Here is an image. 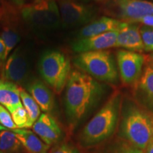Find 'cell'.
Masks as SVG:
<instances>
[{
    "instance_id": "obj_1",
    "label": "cell",
    "mask_w": 153,
    "mask_h": 153,
    "mask_svg": "<svg viewBox=\"0 0 153 153\" xmlns=\"http://www.w3.org/2000/svg\"><path fill=\"white\" fill-rule=\"evenodd\" d=\"M104 92V85L99 81L81 70H71L65 93L66 116L71 128L81 122Z\"/></svg>"
},
{
    "instance_id": "obj_2",
    "label": "cell",
    "mask_w": 153,
    "mask_h": 153,
    "mask_svg": "<svg viewBox=\"0 0 153 153\" xmlns=\"http://www.w3.org/2000/svg\"><path fill=\"white\" fill-rule=\"evenodd\" d=\"M120 135L132 146L145 150L153 137L152 115L131 99H122Z\"/></svg>"
},
{
    "instance_id": "obj_3",
    "label": "cell",
    "mask_w": 153,
    "mask_h": 153,
    "mask_svg": "<svg viewBox=\"0 0 153 153\" xmlns=\"http://www.w3.org/2000/svg\"><path fill=\"white\" fill-rule=\"evenodd\" d=\"M121 104V94L116 91L84 127L80 135L84 146L99 144L111 136L118 126Z\"/></svg>"
},
{
    "instance_id": "obj_4",
    "label": "cell",
    "mask_w": 153,
    "mask_h": 153,
    "mask_svg": "<svg viewBox=\"0 0 153 153\" xmlns=\"http://www.w3.org/2000/svg\"><path fill=\"white\" fill-rule=\"evenodd\" d=\"M73 63L79 70L99 82L116 84L119 79L116 60L106 50L79 53L74 57Z\"/></svg>"
},
{
    "instance_id": "obj_5",
    "label": "cell",
    "mask_w": 153,
    "mask_h": 153,
    "mask_svg": "<svg viewBox=\"0 0 153 153\" xmlns=\"http://www.w3.org/2000/svg\"><path fill=\"white\" fill-rule=\"evenodd\" d=\"M71 70L69 57L57 50L44 52L38 62V71L42 78L57 94H60L65 88Z\"/></svg>"
},
{
    "instance_id": "obj_6",
    "label": "cell",
    "mask_w": 153,
    "mask_h": 153,
    "mask_svg": "<svg viewBox=\"0 0 153 153\" xmlns=\"http://www.w3.org/2000/svg\"><path fill=\"white\" fill-rule=\"evenodd\" d=\"M21 13L25 22L36 29L56 30L62 25L57 0H41L23 7Z\"/></svg>"
},
{
    "instance_id": "obj_7",
    "label": "cell",
    "mask_w": 153,
    "mask_h": 153,
    "mask_svg": "<svg viewBox=\"0 0 153 153\" xmlns=\"http://www.w3.org/2000/svg\"><path fill=\"white\" fill-rule=\"evenodd\" d=\"M60 11L61 24L65 28L87 25L96 16V9L75 0H57Z\"/></svg>"
},
{
    "instance_id": "obj_8",
    "label": "cell",
    "mask_w": 153,
    "mask_h": 153,
    "mask_svg": "<svg viewBox=\"0 0 153 153\" xmlns=\"http://www.w3.org/2000/svg\"><path fill=\"white\" fill-rule=\"evenodd\" d=\"M145 62L140 53L119 50L116 53V64L120 81L123 85L133 86L140 79Z\"/></svg>"
},
{
    "instance_id": "obj_9",
    "label": "cell",
    "mask_w": 153,
    "mask_h": 153,
    "mask_svg": "<svg viewBox=\"0 0 153 153\" xmlns=\"http://www.w3.org/2000/svg\"><path fill=\"white\" fill-rule=\"evenodd\" d=\"M28 55L22 46L18 47L6 60L1 76L3 79L13 83H22L29 73Z\"/></svg>"
},
{
    "instance_id": "obj_10",
    "label": "cell",
    "mask_w": 153,
    "mask_h": 153,
    "mask_svg": "<svg viewBox=\"0 0 153 153\" xmlns=\"http://www.w3.org/2000/svg\"><path fill=\"white\" fill-rule=\"evenodd\" d=\"M135 101L148 112L153 113V67L146 65L133 86Z\"/></svg>"
},
{
    "instance_id": "obj_11",
    "label": "cell",
    "mask_w": 153,
    "mask_h": 153,
    "mask_svg": "<svg viewBox=\"0 0 153 153\" xmlns=\"http://www.w3.org/2000/svg\"><path fill=\"white\" fill-rule=\"evenodd\" d=\"M119 16L126 23H136L139 19L153 16V2L144 0H116Z\"/></svg>"
},
{
    "instance_id": "obj_12",
    "label": "cell",
    "mask_w": 153,
    "mask_h": 153,
    "mask_svg": "<svg viewBox=\"0 0 153 153\" xmlns=\"http://www.w3.org/2000/svg\"><path fill=\"white\" fill-rule=\"evenodd\" d=\"M119 31V30H118ZM118 31H111L92 37L78 38L72 43V49L78 53L106 51L116 47Z\"/></svg>"
},
{
    "instance_id": "obj_13",
    "label": "cell",
    "mask_w": 153,
    "mask_h": 153,
    "mask_svg": "<svg viewBox=\"0 0 153 153\" xmlns=\"http://www.w3.org/2000/svg\"><path fill=\"white\" fill-rule=\"evenodd\" d=\"M32 127L34 133L49 146L58 143L62 137L60 126L49 114H42Z\"/></svg>"
},
{
    "instance_id": "obj_14",
    "label": "cell",
    "mask_w": 153,
    "mask_h": 153,
    "mask_svg": "<svg viewBox=\"0 0 153 153\" xmlns=\"http://www.w3.org/2000/svg\"><path fill=\"white\" fill-rule=\"evenodd\" d=\"M140 28L139 26L133 23H127L118 31L116 47L133 52L142 53L144 51Z\"/></svg>"
},
{
    "instance_id": "obj_15",
    "label": "cell",
    "mask_w": 153,
    "mask_h": 153,
    "mask_svg": "<svg viewBox=\"0 0 153 153\" xmlns=\"http://www.w3.org/2000/svg\"><path fill=\"white\" fill-rule=\"evenodd\" d=\"M127 23L110 17L103 16L85 25L79 30V38H85L98 36L111 31H118L122 29Z\"/></svg>"
},
{
    "instance_id": "obj_16",
    "label": "cell",
    "mask_w": 153,
    "mask_h": 153,
    "mask_svg": "<svg viewBox=\"0 0 153 153\" xmlns=\"http://www.w3.org/2000/svg\"><path fill=\"white\" fill-rule=\"evenodd\" d=\"M30 95L44 113L49 114L55 106L54 96L52 91L40 80H34L27 87Z\"/></svg>"
},
{
    "instance_id": "obj_17",
    "label": "cell",
    "mask_w": 153,
    "mask_h": 153,
    "mask_svg": "<svg viewBox=\"0 0 153 153\" xmlns=\"http://www.w3.org/2000/svg\"><path fill=\"white\" fill-rule=\"evenodd\" d=\"M0 104L11 114L23 106L19 87L11 82L0 79Z\"/></svg>"
},
{
    "instance_id": "obj_18",
    "label": "cell",
    "mask_w": 153,
    "mask_h": 153,
    "mask_svg": "<svg viewBox=\"0 0 153 153\" xmlns=\"http://www.w3.org/2000/svg\"><path fill=\"white\" fill-rule=\"evenodd\" d=\"M23 148L29 153H48L50 146L45 144L33 131L24 128L11 130Z\"/></svg>"
},
{
    "instance_id": "obj_19",
    "label": "cell",
    "mask_w": 153,
    "mask_h": 153,
    "mask_svg": "<svg viewBox=\"0 0 153 153\" xmlns=\"http://www.w3.org/2000/svg\"><path fill=\"white\" fill-rule=\"evenodd\" d=\"M19 93L23 106L28 114V121L27 128H29L33 126L35 122L41 116V108L30 94L26 92L24 89L19 87Z\"/></svg>"
},
{
    "instance_id": "obj_20",
    "label": "cell",
    "mask_w": 153,
    "mask_h": 153,
    "mask_svg": "<svg viewBox=\"0 0 153 153\" xmlns=\"http://www.w3.org/2000/svg\"><path fill=\"white\" fill-rule=\"evenodd\" d=\"M23 150L14 132L7 129L0 131V150L4 153H17Z\"/></svg>"
},
{
    "instance_id": "obj_21",
    "label": "cell",
    "mask_w": 153,
    "mask_h": 153,
    "mask_svg": "<svg viewBox=\"0 0 153 153\" xmlns=\"http://www.w3.org/2000/svg\"><path fill=\"white\" fill-rule=\"evenodd\" d=\"M0 37L4 43L6 48V56L7 58L11 51L20 41L21 37L18 32L11 26H4Z\"/></svg>"
},
{
    "instance_id": "obj_22",
    "label": "cell",
    "mask_w": 153,
    "mask_h": 153,
    "mask_svg": "<svg viewBox=\"0 0 153 153\" xmlns=\"http://www.w3.org/2000/svg\"><path fill=\"white\" fill-rule=\"evenodd\" d=\"M141 37L144 46V51L153 52V28L148 26H144L140 28Z\"/></svg>"
},
{
    "instance_id": "obj_23",
    "label": "cell",
    "mask_w": 153,
    "mask_h": 153,
    "mask_svg": "<svg viewBox=\"0 0 153 153\" xmlns=\"http://www.w3.org/2000/svg\"><path fill=\"white\" fill-rule=\"evenodd\" d=\"M11 117L17 128H27L28 116L24 106L17 108L11 114Z\"/></svg>"
},
{
    "instance_id": "obj_24",
    "label": "cell",
    "mask_w": 153,
    "mask_h": 153,
    "mask_svg": "<svg viewBox=\"0 0 153 153\" xmlns=\"http://www.w3.org/2000/svg\"><path fill=\"white\" fill-rule=\"evenodd\" d=\"M0 124L9 130L17 128L13 121L10 112L4 106L0 104Z\"/></svg>"
},
{
    "instance_id": "obj_25",
    "label": "cell",
    "mask_w": 153,
    "mask_h": 153,
    "mask_svg": "<svg viewBox=\"0 0 153 153\" xmlns=\"http://www.w3.org/2000/svg\"><path fill=\"white\" fill-rule=\"evenodd\" d=\"M48 153H80V152L73 145L68 143H62L55 145Z\"/></svg>"
},
{
    "instance_id": "obj_26",
    "label": "cell",
    "mask_w": 153,
    "mask_h": 153,
    "mask_svg": "<svg viewBox=\"0 0 153 153\" xmlns=\"http://www.w3.org/2000/svg\"><path fill=\"white\" fill-rule=\"evenodd\" d=\"M114 153H144V152L142 150H140L131 145H128L118 149Z\"/></svg>"
},
{
    "instance_id": "obj_27",
    "label": "cell",
    "mask_w": 153,
    "mask_h": 153,
    "mask_svg": "<svg viewBox=\"0 0 153 153\" xmlns=\"http://www.w3.org/2000/svg\"><path fill=\"white\" fill-rule=\"evenodd\" d=\"M15 4L19 6V7H27L34 4L38 2L41 0H11Z\"/></svg>"
},
{
    "instance_id": "obj_28",
    "label": "cell",
    "mask_w": 153,
    "mask_h": 153,
    "mask_svg": "<svg viewBox=\"0 0 153 153\" xmlns=\"http://www.w3.org/2000/svg\"><path fill=\"white\" fill-rule=\"evenodd\" d=\"M136 23H140V24H143L144 26L153 27V16L144 17V18L139 19Z\"/></svg>"
},
{
    "instance_id": "obj_29",
    "label": "cell",
    "mask_w": 153,
    "mask_h": 153,
    "mask_svg": "<svg viewBox=\"0 0 153 153\" xmlns=\"http://www.w3.org/2000/svg\"><path fill=\"white\" fill-rule=\"evenodd\" d=\"M7 60V56H6V48L4 43L0 37V62H4Z\"/></svg>"
},
{
    "instance_id": "obj_30",
    "label": "cell",
    "mask_w": 153,
    "mask_h": 153,
    "mask_svg": "<svg viewBox=\"0 0 153 153\" xmlns=\"http://www.w3.org/2000/svg\"><path fill=\"white\" fill-rule=\"evenodd\" d=\"M145 150V153H153V137L150 140Z\"/></svg>"
},
{
    "instance_id": "obj_31",
    "label": "cell",
    "mask_w": 153,
    "mask_h": 153,
    "mask_svg": "<svg viewBox=\"0 0 153 153\" xmlns=\"http://www.w3.org/2000/svg\"><path fill=\"white\" fill-rule=\"evenodd\" d=\"M148 61H149V63H150V65L153 67V53L149 55Z\"/></svg>"
},
{
    "instance_id": "obj_32",
    "label": "cell",
    "mask_w": 153,
    "mask_h": 153,
    "mask_svg": "<svg viewBox=\"0 0 153 153\" xmlns=\"http://www.w3.org/2000/svg\"><path fill=\"white\" fill-rule=\"evenodd\" d=\"M7 128H4V126H2L1 125V124H0V131H4V130H7Z\"/></svg>"
},
{
    "instance_id": "obj_33",
    "label": "cell",
    "mask_w": 153,
    "mask_h": 153,
    "mask_svg": "<svg viewBox=\"0 0 153 153\" xmlns=\"http://www.w3.org/2000/svg\"><path fill=\"white\" fill-rule=\"evenodd\" d=\"M152 131H153V115H152Z\"/></svg>"
},
{
    "instance_id": "obj_34",
    "label": "cell",
    "mask_w": 153,
    "mask_h": 153,
    "mask_svg": "<svg viewBox=\"0 0 153 153\" xmlns=\"http://www.w3.org/2000/svg\"><path fill=\"white\" fill-rule=\"evenodd\" d=\"M0 153H4V152H1V151L0 150Z\"/></svg>"
},
{
    "instance_id": "obj_35",
    "label": "cell",
    "mask_w": 153,
    "mask_h": 153,
    "mask_svg": "<svg viewBox=\"0 0 153 153\" xmlns=\"http://www.w3.org/2000/svg\"><path fill=\"white\" fill-rule=\"evenodd\" d=\"M0 17H1V14H0Z\"/></svg>"
}]
</instances>
